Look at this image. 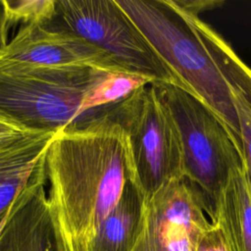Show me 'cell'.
Masks as SVG:
<instances>
[{"mask_svg":"<svg viewBox=\"0 0 251 251\" xmlns=\"http://www.w3.org/2000/svg\"><path fill=\"white\" fill-rule=\"evenodd\" d=\"M43 26L84 38L128 73L152 82L176 84L170 69L115 0H57L55 17Z\"/></svg>","mask_w":251,"mask_h":251,"instance_id":"obj_6","label":"cell"},{"mask_svg":"<svg viewBox=\"0 0 251 251\" xmlns=\"http://www.w3.org/2000/svg\"><path fill=\"white\" fill-rule=\"evenodd\" d=\"M115 1L170 69L176 84L195 95L225 123L241 153L230 90L180 1Z\"/></svg>","mask_w":251,"mask_h":251,"instance_id":"obj_2","label":"cell"},{"mask_svg":"<svg viewBox=\"0 0 251 251\" xmlns=\"http://www.w3.org/2000/svg\"><path fill=\"white\" fill-rule=\"evenodd\" d=\"M8 33L9 29L5 23L4 10L2 5V0H0V50L8 43Z\"/></svg>","mask_w":251,"mask_h":251,"instance_id":"obj_18","label":"cell"},{"mask_svg":"<svg viewBox=\"0 0 251 251\" xmlns=\"http://www.w3.org/2000/svg\"><path fill=\"white\" fill-rule=\"evenodd\" d=\"M48 200L69 251H86L129 181L121 126L109 115L59 130L45 155Z\"/></svg>","mask_w":251,"mask_h":251,"instance_id":"obj_1","label":"cell"},{"mask_svg":"<svg viewBox=\"0 0 251 251\" xmlns=\"http://www.w3.org/2000/svg\"><path fill=\"white\" fill-rule=\"evenodd\" d=\"M57 0H2L5 23L10 30L13 25H45L56 15Z\"/></svg>","mask_w":251,"mask_h":251,"instance_id":"obj_15","label":"cell"},{"mask_svg":"<svg viewBox=\"0 0 251 251\" xmlns=\"http://www.w3.org/2000/svg\"><path fill=\"white\" fill-rule=\"evenodd\" d=\"M199 195L185 178L174 180L145 200L142 226L132 251H194L212 225Z\"/></svg>","mask_w":251,"mask_h":251,"instance_id":"obj_7","label":"cell"},{"mask_svg":"<svg viewBox=\"0 0 251 251\" xmlns=\"http://www.w3.org/2000/svg\"><path fill=\"white\" fill-rule=\"evenodd\" d=\"M57 132H35L0 141V226Z\"/></svg>","mask_w":251,"mask_h":251,"instance_id":"obj_11","label":"cell"},{"mask_svg":"<svg viewBox=\"0 0 251 251\" xmlns=\"http://www.w3.org/2000/svg\"><path fill=\"white\" fill-rule=\"evenodd\" d=\"M179 1L188 11L197 32L230 90L238 120L244 170L251 190V68L239 58L221 34L200 19L198 12Z\"/></svg>","mask_w":251,"mask_h":251,"instance_id":"obj_10","label":"cell"},{"mask_svg":"<svg viewBox=\"0 0 251 251\" xmlns=\"http://www.w3.org/2000/svg\"><path fill=\"white\" fill-rule=\"evenodd\" d=\"M194 251H233L225 232L217 224L212 225L199 238Z\"/></svg>","mask_w":251,"mask_h":251,"instance_id":"obj_16","label":"cell"},{"mask_svg":"<svg viewBox=\"0 0 251 251\" xmlns=\"http://www.w3.org/2000/svg\"><path fill=\"white\" fill-rule=\"evenodd\" d=\"M152 83L146 76L131 73H109L84 97L81 111L85 114L99 112L118 104L136 90Z\"/></svg>","mask_w":251,"mask_h":251,"instance_id":"obj_14","label":"cell"},{"mask_svg":"<svg viewBox=\"0 0 251 251\" xmlns=\"http://www.w3.org/2000/svg\"><path fill=\"white\" fill-rule=\"evenodd\" d=\"M0 63L45 67H90L128 73L102 49L74 33L40 25L22 26L0 50Z\"/></svg>","mask_w":251,"mask_h":251,"instance_id":"obj_8","label":"cell"},{"mask_svg":"<svg viewBox=\"0 0 251 251\" xmlns=\"http://www.w3.org/2000/svg\"><path fill=\"white\" fill-rule=\"evenodd\" d=\"M46 181L44 156L0 226V251H69L46 195Z\"/></svg>","mask_w":251,"mask_h":251,"instance_id":"obj_9","label":"cell"},{"mask_svg":"<svg viewBox=\"0 0 251 251\" xmlns=\"http://www.w3.org/2000/svg\"><path fill=\"white\" fill-rule=\"evenodd\" d=\"M151 85L178 130L183 178L213 222L229 177L244 168L242 155L225 123L195 95L171 82Z\"/></svg>","mask_w":251,"mask_h":251,"instance_id":"obj_4","label":"cell"},{"mask_svg":"<svg viewBox=\"0 0 251 251\" xmlns=\"http://www.w3.org/2000/svg\"><path fill=\"white\" fill-rule=\"evenodd\" d=\"M109 118L125 134L129 181L145 200L183 177L178 130L151 83L118 103Z\"/></svg>","mask_w":251,"mask_h":251,"instance_id":"obj_5","label":"cell"},{"mask_svg":"<svg viewBox=\"0 0 251 251\" xmlns=\"http://www.w3.org/2000/svg\"><path fill=\"white\" fill-rule=\"evenodd\" d=\"M212 223L221 226L233 251H251V190L244 168L229 177Z\"/></svg>","mask_w":251,"mask_h":251,"instance_id":"obj_13","label":"cell"},{"mask_svg":"<svg viewBox=\"0 0 251 251\" xmlns=\"http://www.w3.org/2000/svg\"><path fill=\"white\" fill-rule=\"evenodd\" d=\"M31 133H35V131H31L5 118L0 117V141L18 138Z\"/></svg>","mask_w":251,"mask_h":251,"instance_id":"obj_17","label":"cell"},{"mask_svg":"<svg viewBox=\"0 0 251 251\" xmlns=\"http://www.w3.org/2000/svg\"><path fill=\"white\" fill-rule=\"evenodd\" d=\"M109 73L90 67L0 63V117L35 132L84 126L117 105L90 114L80 109L87 93Z\"/></svg>","mask_w":251,"mask_h":251,"instance_id":"obj_3","label":"cell"},{"mask_svg":"<svg viewBox=\"0 0 251 251\" xmlns=\"http://www.w3.org/2000/svg\"><path fill=\"white\" fill-rule=\"evenodd\" d=\"M145 198L128 181L117 206L99 226L86 251H132L139 236Z\"/></svg>","mask_w":251,"mask_h":251,"instance_id":"obj_12","label":"cell"}]
</instances>
